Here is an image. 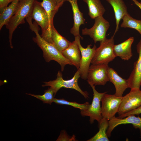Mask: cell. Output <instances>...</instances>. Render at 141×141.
I'll return each mask as SVG.
<instances>
[{"label":"cell","instance_id":"cell-26","mask_svg":"<svg viewBox=\"0 0 141 141\" xmlns=\"http://www.w3.org/2000/svg\"><path fill=\"white\" fill-rule=\"evenodd\" d=\"M53 102L58 104L70 105L75 108L79 109L80 110L87 109L90 104L88 102L81 104L75 102L68 101L64 99H58L55 98L53 100Z\"/></svg>","mask_w":141,"mask_h":141},{"label":"cell","instance_id":"cell-11","mask_svg":"<svg viewBox=\"0 0 141 141\" xmlns=\"http://www.w3.org/2000/svg\"><path fill=\"white\" fill-rule=\"evenodd\" d=\"M141 106V90L140 89H131L130 92L122 96L118 113L119 116L134 110Z\"/></svg>","mask_w":141,"mask_h":141},{"label":"cell","instance_id":"cell-14","mask_svg":"<svg viewBox=\"0 0 141 141\" xmlns=\"http://www.w3.org/2000/svg\"><path fill=\"white\" fill-rule=\"evenodd\" d=\"M65 1L70 3L73 14V25L70 29V32L74 37L79 36L82 39L83 38L80 34L79 28L81 25L84 24L85 20L83 14L79 9L77 0H65Z\"/></svg>","mask_w":141,"mask_h":141},{"label":"cell","instance_id":"cell-3","mask_svg":"<svg viewBox=\"0 0 141 141\" xmlns=\"http://www.w3.org/2000/svg\"><path fill=\"white\" fill-rule=\"evenodd\" d=\"M80 77L79 72L78 70L71 79L65 80L63 79L61 72L59 70L56 79L44 82V84L42 85V86H49L52 88L54 91L55 95L58 90L62 88L74 89L80 93L85 98L87 99L89 97V93L87 92L82 90L78 84V80Z\"/></svg>","mask_w":141,"mask_h":141},{"label":"cell","instance_id":"cell-9","mask_svg":"<svg viewBox=\"0 0 141 141\" xmlns=\"http://www.w3.org/2000/svg\"><path fill=\"white\" fill-rule=\"evenodd\" d=\"M122 97L106 93L104 94L101 101V114L103 118L109 120L115 116L119 110Z\"/></svg>","mask_w":141,"mask_h":141},{"label":"cell","instance_id":"cell-32","mask_svg":"<svg viewBox=\"0 0 141 141\" xmlns=\"http://www.w3.org/2000/svg\"></svg>","mask_w":141,"mask_h":141},{"label":"cell","instance_id":"cell-25","mask_svg":"<svg viewBox=\"0 0 141 141\" xmlns=\"http://www.w3.org/2000/svg\"><path fill=\"white\" fill-rule=\"evenodd\" d=\"M44 93L42 95H36L31 93H26V94L36 98L42 101L44 103H47L51 105L55 96V92L53 89L50 87L44 91Z\"/></svg>","mask_w":141,"mask_h":141},{"label":"cell","instance_id":"cell-29","mask_svg":"<svg viewBox=\"0 0 141 141\" xmlns=\"http://www.w3.org/2000/svg\"><path fill=\"white\" fill-rule=\"evenodd\" d=\"M14 0H0V9L8 5V4Z\"/></svg>","mask_w":141,"mask_h":141},{"label":"cell","instance_id":"cell-13","mask_svg":"<svg viewBox=\"0 0 141 141\" xmlns=\"http://www.w3.org/2000/svg\"><path fill=\"white\" fill-rule=\"evenodd\" d=\"M139 54L137 60L133 64V68L127 79L131 89H140L141 85V39L137 45Z\"/></svg>","mask_w":141,"mask_h":141},{"label":"cell","instance_id":"cell-7","mask_svg":"<svg viewBox=\"0 0 141 141\" xmlns=\"http://www.w3.org/2000/svg\"><path fill=\"white\" fill-rule=\"evenodd\" d=\"M95 19L93 26L89 29L85 28L82 29V33L83 35L89 36L96 43L106 38V34L109 27L110 24L103 16L97 17Z\"/></svg>","mask_w":141,"mask_h":141},{"label":"cell","instance_id":"cell-5","mask_svg":"<svg viewBox=\"0 0 141 141\" xmlns=\"http://www.w3.org/2000/svg\"><path fill=\"white\" fill-rule=\"evenodd\" d=\"M31 16L41 27L42 37L48 42L53 44L47 14L41 5L40 2L36 0L34 1Z\"/></svg>","mask_w":141,"mask_h":141},{"label":"cell","instance_id":"cell-21","mask_svg":"<svg viewBox=\"0 0 141 141\" xmlns=\"http://www.w3.org/2000/svg\"><path fill=\"white\" fill-rule=\"evenodd\" d=\"M87 4L89 9L88 14L92 19L103 16L105 11L104 7L100 0H83Z\"/></svg>","mask_w":141,"mask_h":141},{"label":"cell","instance_id":"cell-4","mask_svg":"<svg viewBox=\"0 0 141 141\" xmlns=\"http://www.w3.org/2000/svg\"><path fill=\"white\" fill-rule=\"evenodd\" d=\"M114 36L109 39L106 38L100 42V46L96 49L91 64H108L115 58L113 51Z\"/></svg>","mask_w":141,"mask_h":141},{"label":"cell","instance_id":"cell-1","mask_svg":"<svg viewBox=\"0 0 141 141\" xmlns=\"http://www.w3.org/2000/svg\"><path fill=\"white\" fill-rule=\"evenodd\" d=\"M29 25L30 29L35 32L36 35V37L33 38V40L42 51L43 57L46 62H49L52 60L56 61L60 65L62 72L66 65H73L53 44L48 42L42 37L39 34V28L36 22L33 24L30 23Z\"/></svg>","mask_w":141,"mask_h":141},{"label":"cell","instance_id":"cell-15","mask_svg":"<svg viewBox=\"0 0 141 141\" xmlns=\"http://www.w3.org/2000/svg\"><path fill=\"white\" fill-rule=\"evenodd\" d=\"M108 75L109 81L114 85L115 88L114 95L118 97H122L125 90L129 88L128 79H123L120 76L113 68L109 67Z\"/></svg>","mask_w":141,"mask_h":141},{"label":"cell","instance_id":"cell-23","mask_svg":"<svg viewBox=\"0 0 141 141\" xmlns=\"http://www.w3.org/2000/svg\"><path fill=\"white\" fill-rule=\"evenodd\" d=\"M109 120L103 118L98 123L99 131L93 137L87 141H109L106 132L109 125Z\"/></svg>","mask_w":141,"mask_h":141},{"label":"cell","instance_id":"cell-6","mask_svg":"<svg viewBox=\"0 0 141 141\" xmlns=\"http://www.w3.org/2000/svg\"><path fill=\"white\" fill-rule=\"evenodd\" d=\"M90 85L93 92V97L92 103L87 109L80 110V113L82 116H89L90 122L91 124H92L95 120L99 123L103 118L101 114L100 102L103 96L107 92L99 93L96 90L95 85Z\"/></svg>","mask_w":141,"mask_h":141},{"label":"cell","instance_id":"cell-24","mask_svg":"<svg viewBox=\"0 0 141 141\" xmlns=\"http://www.w3.org/2000/svg\"><path fill=\"white\" fill-rule=\"evenodd\" d=\"M123 21L120 26L123 28H129L137 30L141 35V20L135 19L128 13L122 18Z\"/></svg>","mask_w":141,"mask_h":141},{"label":"cell","instance_id":"cell-17","mask_svg":"<svg viewBox=\"0 0 141 141\" xmlns=\"http://www.w3.org/2000/svg\"><path fill=\"white\" fill-rule=\"evenodd\" d=\"M134 41V38L131 37L119 44H114L113 51L115 57L125 60H129L132 56L131 46Z\"/></svg>","mask_w":141,"mask_h":141},{"label":"cell","instance_id":"cell-18","mask_svg":"<svg viewBox=\"0 0 141 141\" xmlns=\"http://www.w3.org/2000/svg\"><path fill=\"white\" fill-rule=\"evenodd\" d=\"M112 7L116 19V27L113 36L118 31L120 20L128 14L127 8L123 0H106Z\"/></svg>","mask_w":141,"mask_h":141},{"label":"cell","instance_id":"cell-31","mask_svg":"<svg viewBox=\"0 0 141 141\" xmlns=\"http://www.w3.org/2000/svg\"><path fill=\"white\" fill-rule=\"evenodd\" d=\"M134 3L141 9V2H139L137 0H132Z\"/></svg>","mask_w":141,"mask_h":141},{"label":"cell","instance_id":"cell-27","mask_svg":"<svg viewBox=\"0 0 141 141\" xmlns=\"http://www.w3.org/2000/svg\"><path fill=\"white\" fill-rule=\"evenodd\" d=\"M75 136L73 135L72 136H68L66 132L64 130H62L61 131L60 134L57 139L56 141H75Z\"/></svg>","mask_w":141,"mask_h":141},{"label":"cell","instance_id":"cell-30","mask_svg":"<svg viewBox=\"0 0 141 141\" xmlns=\"http://www.w3.org/2000/svg\"><path fill=\"white\" fill-rule=\"evenodd\" d=\"M56 1L60 8L62 6L64 2L66 1L65 0H56Z\"/></svg>","mask_w":141,"mask_h":141},{"label":"cell","instance_id":"cell-19","mask_svg":"<svg viewBox=\"0 0 141 141\" xmlns=\"http://www.w3.org/2000/svg\"><path fill=\"white\" fill-rule=\"evenodd\" d=\"M19 0H14L7 7L0 9V30L14 15Z\"/></svg>","mask_w":141,"mask_h":141},{"label":"cell","instance_id":"cell-28","mask_svg":"<svg viewBox=\"0 0 141 141\" xmlns=\"http://www.w3.org/2000/svg\"><path fill=\"white\" fill-rule=\"evenodd\" d=\"M141 114V106L138 108L126 113L118 116L119 118H123L128 116L132 115H139Z\"/></svg>","mask_w":141,"mask_h":141},{"label":"cell","instance_id":"cell-8","mask_svg":"<svg viewBox=\"0 0 141 141\" xmlns=\"http://www.w3.org/2000/svg\"><path fill=\"white\" fill-rule=\"evenodd\" d=\"M108 64H92L88 70L87 80L88 84L94 85H104L109 81Z\"/></svg>","mask_w":141,"mask_h":141},{"label":"cell","instance_id":"cell-20","mask_svg":"<svg viewBox=\"0 0 141 141\" xmlns=\"http://www.w3.org/2000/svg\"><path fill=\"white\" fill-rule=\"evenodd\" d=\"M40 3L47 14L50 28L51 31L52 27L54 25L53 19L54 16L60 7L56 0H42Z\"/></svg>","mask_w":141,"mask_h":141},{"label":"cell","instance_id":"cell-16","mask_svg":"<svg viewBox=\"0 0 141 141\" xmlns=\"http://www.w3.org/2000/svg\"><path fill=\"white\" fill-rule=\"evenodd\" d=\"M80 52L77 41L75 39L74 41L62 53L78 69L80 67L81 57Z\"/></svg>","mask_w":141,"mask_h":141},{"label":"cell","instance_id":"cell-10","mask_svg":"<svg viewBox=\"0 0 141 141\" xmlns=\"http://www.w3.org/2000/svg\"><path fill=\"white\" fill-rule=\"evenodd\" d=\"M81 38L79 36L75 37L81 52V57L80 66L78 70L81 78L84 80L87 79L88 72L90 64L97 48L95 45L91 48V44L89 45L86 48H83L80 42Z\"/></svg>","mask_w":141,"mask_h":141},{"label":"cell","instance_id":"cell-22","mask_svg":"<svg viewBox=\"0 0 141 141\" xmlns=\"http://www.w3.org/2000/svg\"><path fill=\"white\" fill-rule=\"evenodd\" d=\"M51 36L53 44L61 53L67 48L72 43L59 34L54 25L52 27Z\"/></svg>","mask_w":141,"mask_h":141},{"label":"cell","instance_id":"cell-2","mask_svg":"<svg viewBox=\"0 0 141 141\" xmlns=\"http://www.w3.org/2000/svg\"><path fill=\"white\" fill-rule=\"evenodd\" d=\"M34 0H19L14 14L5 25L9 31V45L11 48L13 34L19 25L25 23V19L31 16Z\"/></svg>","mask_w":141,"mask_h":141},{"label":"cell","instance_id":"cell-12","mask_svg":"<svg viewBox=\"0 0 141 141\" xmlns=\"http://www.w3.org/2000/svg\"><path fill=\"white\" fill-rule=\"evenodd\" d=\"M109 125L106 133L108 137H110L114 129L118 126L121 124H132L136 129H138L141 136V118L136 116L134 115H130L123 118H118L115 116L109 120Z\"/></svg>","mask_w":141,"mask_h":141}]
</instances>
